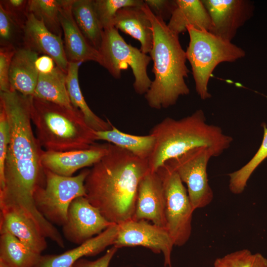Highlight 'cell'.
<instances>
[{
  "instance_id": "35",
  "label": "cell",
  "mask_w": 267,
  "mask_h": 267,
  "mask_svg": "<svg viewBox=\"0 0 267 267\" xmlns=\"http://www.w3.org/2000/svg\"><path fill=\"white\" fill-rule=\"evenodd\" d=\"M28 2L25 0H0V4L17 24L23 29L28 14Z\"/></svg>"
},
{
  "instance_id": "6",
  "label": "cell",
  "mask_w": 267,
  "mask_h": 267,
  "mask_svg": "<svg viewBox=\"0 0 267 267\" xmlns=\"http://www.w3.org/2000/svg\"><path fill=\"white\" fill-rule=\"evenodd\" d=\"M189 42L185 51L190 64L195 89L201 99L211 97L208 85L215 68L222 62H233L245 57L242 48L211 33L187 27Z\"/></svg>"
},
{
  "instance_id": "12",
  "label": "cell",
  "mask_w": 267,
  "mask_h": 267,
  "mask_svg": "<svg viewBox=\"0 0 267 267\" xmlns=\"http://www.w3.org/2000/svg\"><path fill=\"white\" fill-rule=\"evenodd\" d=\"M113 224L86 196H80L69 206L67 221L62 226L63 235L68 241L80 245Z\"/></svg>"
},
{
  "instance_id": "24",
  "label": "cell",
  "mask_w": 267,
  "mask_h": 267,
  "mask_svg": "<svg viewBox=\"0 0 267 267\" xmlns=\"http://www.w3.org/2000/svg\"><path fill=\"white\" fill-rule=\"evenodd\" d=\"M93 133L95 140L107 141L144 160H148L155 144V138L150 134L146 135L129 134L119 131L113 125L110 130L93 131Z\"/></svg>"
},
{
  "instance_id": "34",
  "label": "cell",
  "mask_w": 267,
  "mask_h": 267,
  "mask_svg": "<svg viewBox=\"0 0 267 267\" xmlns=\"http://www.w3.org/2000/svg\"><path fill=\"white\" fill-rule=\"evenodd\" d=\"M16 48L14 46H0V91L10 90L9 73L12 57Z\"/></svg>"
},
{
  "instance_id": "14",
  "label": "cell",
  "mask_w": 267,
  "mask_h": 267,
  "mask_svg": "<svg viewBox=\"0 0 267 267\" xmlns=\"http://www.w3.org/2000/svg\"><path fill=\"white\" fill-rule=\"evenodd\" d=\"M133 219L151 221L155 225L166 228V198L157 172L149 171L141 180Z\"/></svg>"
},
{
  "instance_id": "37",
  "label": "cell",
  "mask_w": 267,
  "mask_h": 267,
  "mask_svg": "<svg viewBox=\"0 0 267 267\" xmlns=\"http://www.w3.org/2000/svg\"><path fill=\"white\" fill-rule=\"evenodd\" d=\"M113 246L107 250L102 257L94 261H89L84 259L79 260L73 267H109L110 263L118 250Z\"/></svg>"
},
{
  "instance_id": "11",
  "label": "cell",
  "mask_w": 267,
  "mask_h": 267,
  "mask_svg": "<svg viewBox=\"0 0 267 267\" xmlns=\"http://www.w3.org/2000/svg\"><path fill=\"white\" fill-rule=\"evenodd\" d=\"M119 229L113 246H143L155 253H162L166 267H172L171 255L173 240L166 228L149 223L146 220L132 219L118 224Z\"/></svg>"
},
{
  "instance_id": "28",
  "label": "cell",
  "mask_w": 267,
  "mask_h": 267,
  "mask_svg": "<svg viewBox=\"0 0 267 267\" xmlns=\"http://www.w3.org/2000/svg\"><path fill=\"white\" fill-rule=\"evenodd\" d=\"M262 126L264 129L263 138L258 151L247 163L228 174L229 189L233 194H239L243 192L252 174L267 158V127L265 124Z\"/></svg>"
},
{
  "instance_id": "38",
  "label": "cell",
  "mask_w": 267,
  "mask_h": 267,
  "mask_svg": "<svg viewBox=\"0 0 267 267\" xmlns=\"http://www.w3.org/2000/svg\"><path fill=\"white\" fill-rule=\"evenodd\" d=\"M54 60L49 56L42 55L37 58L35 65L36 68L41 74H47L51 72L56 66Z\"/></svg>"
},
{
  "instance_id": "26",
  "label": "cell",
  "mask_w": 267,
  "mask_h": 267,
  "mask_svg": "<svg viewBox=\"0 0 267 267\" xmlns=\"http://www.w3.org/2000/svg\"><path fill=\"white\" fill-rule=\"evenodd\" d=\"M41 254L8 232L0 233V262L8 267H34Z\"/></svg>"
},
{
  "instance_id": "2",
  "label": "cell",
  "mask_w": 267,
  "mask_h": 267,
  "mask_svg": "<svg viewBox=\"0 0 267 267\" xmlns=\"http://www.w3.org/2000/svg\"><path fill=\"white\" fill-rule=\"evenodd\" d=\"M149 171L148 160L108 143L107 153L89 170L86 197L106 220L120 224L133 219L139 183Z\"/></svg>"
},
{
  "instance_id": "39",
  "label": "cell",
  "mask_w": 267,
  "mask_h": 267,
  "mask_svg": "<svg viewBox=\"0 0 267 267\" xmlns=\"http://www.w3.org/2000/svg\"><path fill=\"white\" fill-rule=\"evenodd\" d=\"M0 267H8L5 265L3 263L0 262Z\"/></svg>"
},
{
  "instance_id": "31",
  "label": "cell",
  "mask_w": 267,
  "mask_h": 267,
  "mask_svg": "<svg viewBox=\"0 0 267 267\" xmlns=\"http://www.w3.org/2000/svg\"><path fill=\"white\" fill-rule=\"evenodd\" d=\"M213 267H267V259L244 249L217 258Z\"/></svg>"
},
{
  "instance_id": "21",
  "label": "cell",
  "mask_w": 267,
  "mask_h": 267,
  "mask_svg": "<svg viewBox=\"0 0 267 267\" xmlns=\"http://www.w3.org/2000/svg\"><path fill=\"white\" fill-rule=\"evenodd\" d=\"M142 6L120 9L115 17L114 26L137 40L140 44V50L147 54L151 50L153 37L151 22Z\"/></svg>"
},
{
  "instance_id": "36",
  "label": "cell",
  "mask_w": 267,
  "mask_h": 267,
  "mask_svg": "<svg viewBox=\"0 0 267 267\" xmlns=\"http://www.w3.org/2000/svg\"><path fill=\"white\" fill-rule=\"evenodd\" d=\"M144 3L152 12L164 21L170 20L176 8V0H145Z\"/></svg>"
},
{
  "instance_id": "32",
  "label": "cell",
  "mask_w": 267,
  "mask_h": 267,
  "mask_svg": "<svg viewBox=\"0 0 267 267\" xmlns=\"http://www.w3.org/2000/svg\"><path fill=\"white\" fill-rule=\"evenodd\" d=\"M20 35H23V28L17 24L0 4V46H11L16 47L15 44L19 41Z\"/></svg>"
},
{
  "instance_id": "3",
  "label": "cell",
  "mask_w": 267,
  "mask_h": 267,
  "mask_svg": "<svg viewBox=\"0 0 267 267\" xmlns=\"http://www.w3.org/2000/svg\"><path fill=\"white\" fill-rule=\"evenodd\" d=\"M142 8L151 22L153 37L150 55L154 79L145 98L152 108H167L176 104L180 96L190 92L185 81L189 72L185 51L178 36L170 30L164 20L156 16L145 3Z\"/></svg>"
},
{
  "instance_id": "18",
  "label": "cell",
  "mask_w": 267,
  "mask_h": 267,
  "mask_svg": "<svg viewBox=\"0 0 267 267\" xmlns=\"http://www.w3.org/2000/svg\"><path fill=\"white\" fill-rule=\"evenodd\" d=\"M119 225L113 224L77 247L58 255H42L34 267H73L82 257L94 256L114 244Z\"/></svg>"
},
{
  "instance_id": "30",
  "label": "cell",
  "mask_w": 267,
  "mask_h": 267,
  "mask_svg": "<svg viewBox=\"0 0 267 267\" xmlns=\"http://www.w3.org/2000/svg\"><path fill=\"white\" fill-rule=\"evenodd\" d=\"M142 0H95L94 6L95 13L103 30L114 26V21L117 12L128 7L142 6Z\"/></svg>"
},
{
  "instance_id": "1",
  "label": "cell",
  "mask_w": 267,
  "mask_h": 267,
  "mask_svg": "<svg viewBox=\"0 0 267 267\" xmlns=\"http://www.w3.org/2000/svg\"><path fill=\"white\" fill-rule=\"evenodd\" d=\"M31 101L32 96L16 91L0 92V106L5 112L9 128L0 208L23 214L44 232L51 223L39 212L34 201L35 193L45 184L44 150L32 130Z\"/></svg>"
},
{
  "instance_id": "13",
  "label": "cell",
  "mask_w": 267,
  "mask_h": 267,
  "mask_svg": "<svg viewBox=\"0 0 267 267\" xmlns=\"http://www.w3.org/2000/svg\"><path fill=\"white\" fill-rule=\"evenodd\" d=\"M211 19L210 32L231 42L238 30L251 18L254 4L249 0H202Z\"/></svg>"
},
{
  "instance_id": "19",
  "label": "cell",
  "mask_w": 267,
  "mask_h": 267,
  "mask_svg": "<svg viewBox=\"0 0 267 267\" xmlns=\"http://www.w3.org/2000/svg\"><path fill=\"white\" fill-rule=\"evenodd\" d=\"M39 54L24 46L16 48L9 73L11 91H16L26 96H33L39 75L35 65Z\"/></svg>"
},
{
  "instance_id": "16",
  "label": "cell",
  "mask_w": 267,
  "mask_h": 267,
  "mask_svg": "<svg viewBox=\"0 0 267 267\" xmlns=\"http://www.w3.org/2000/svg\"><path fill=\"white\" fill-rule=\"evenodd\" d=\"M108 143H94L90 147L65 151L44 150L42 163L44 169L56 174L71 177L77 171L92 166L107 153Z\"/></svg>"
},
{
  "instance_id": "17",
  "label": "cell",
  "mask_w": 267,
  "mask_h": 267,
  "mask_svg": "<svg viewBox=\"0 0 267 267\" xmlns=\"http://www.w3.org/2000/svg\"><path fill=\"white\" fill-rule=\"evenodd\" d=\"M73 0H61L60 21L64 35V45L69 62L92 61L100 65L98 50L85 39L77 26L72 13Z\"/></svg>"
},
{
  "instance_id": "33",
  "label": "cell",
  "mask_w": 267,
  "mask_h": 267,
  "mask_svg": "<svg viewBox=\"0 0 267 267\" xmlns=\"http://www.w3.org/2000/svg\"><path fill=\"white\" fill-rule=\"evenodd\" d=\"M9 142V128L5 112L0 106V189L4 185L5 160Z\"/></svg>"
},
{
  "instance_id": "25",
  "label": "cell",
  "mask_w": 267,
  "mask_h": 267,
  "mask_svg": "<svg viewBox=\"0 0 267 267\" xmlns=\"http://www.w3.org/2000/svg\"><path fill=\"white\" fill-rule=\"evenodd\" d=\"M66 73L56 65L47 74H39L33 97L54 103L71 109L72 105L66 87Z\"/></svg>"
},
{
  "instance_id": "27",
  "label": "cell",
  "mask_w": 267,
  "mask_h": 267,
  "mask_svg": "<svg viewBox=\"0 0 267 267\" xmlns=\"http://www.w3.org/2000/svg\"><path fill=\"white\" fill-rule=\"evenodd\" d=\"M73 18L88 43L98 50L103 30L98 20L93 0H73L72 7Z\"/></svg>"
},
{
  "instance_id": "4",
  "label": "cell",
  "mask_w": 267,
  "mask_h": 267,
  "mask_svg": "<svg viewBox=\"0 0 267 267\" xmlns=\"http://www.w3.org/2000/svg\"><path fill=\"white\" fill-rule=\"evenodd\" d=\"M155 138L153 151L148 161L150 171L156 172L168 160L196 147L212 149L216 157L230 146L233 138L219 126L209 124L202 109L179 120L164 118L150 132Z\"/></svg>"
},
{
  "instance_id": "9",
  "label": "cell",
  "mask_w": 267,
  "mask_h": 267,
  "mask_svg": "<svg viewBox=\"0 0 267 267\" xmlns=\"http://www.w3.org/2000/svg\"><path fill=\"white\" fill-rule=\"evenodd\" d=\"M156 172L161 178L165 195L166 228L175 246H182L190 237L194 210L187 190L176 172L166 164Z\"/></svg>"
},
{
  "instance_id": "20",
  "label": "cell",
  "mask_w": 267,
  "mask_h": 267,
  "mask_svg": "<svg viewBox=\"0 0 267 267\" xmlns=\"http://www.w3.org/2000/svg\"><path fill=\"white\" fill-rule=\"evenodd\" d=\"M0 232H8L41 254L47 247L46 238L30 219L14 210L0 209Z\"/></svg>"
},
{
  "instance_id": "8",
  "label": "cell",
  "mask_w": 267,
  "mask_h": 267,
  "mask_svg": "<svg viewBox=\"0 0 267 267\" xmlns=\"http://www.w3.org/2000/svg\"><path fill=\"white\" fill-rule=\"evenodd\" d=\"M89 170L84 169L75 176L66 177L44 169L45 184L34 195L39 212L53 224L62 226L72 202L77 197L86 196L85 181Z\"/></svg>"
},
{
  "instance_id": "29",
  "label": "cell",
  "mask_w": 267,
  "mask_h": 267,
  "mask_svg": "<svg viewBox=\"0 0 267 267\" xmlns=\"http://www.w3.org/2000/svg\"><path fill=\"white\" fill-rule=\"evenodd\" d=\"M61 5V0H30L28 2V12L42 21L50 32L62 37Z\"/></svg>"
},
{
  "instance_id": "23",
  "label": "cell",
  "mask_w": 267,
  "mask_h": 267,
  "mask_svg": "<svg viewBox=\"0 0 267 267\" xmlns=\"http://www.w3.org/2000/svg\"><path fill=\"white\" fill-rule=\"evenodd\" d=\"M80 63L69 62L66 73V87L71 103L82 113L88 127L94 131H102L112 129V124L97 116L89 107L81 91L78 78Z\"/></svg>"
},
{
  "instance_id": "10",
  "label": "cell",
  "mask_w": 267,
  "mask_h": 267,
  "mask_svg": "<svg viewBox=\"0 0 267 267\" xmlns=\"http://www.w3.org/2000/svg\"><path fill=\"white\" fill-rule=\"evenodd\" d=\"M214 151L206 146L196 147L167 161L164 164L176 172L187 187L188 195L193 209L208 205L214 194L208 179V163Z\"/></svg>"
},
{
  "instance_id": "22",
  "label": "cell",
  "mask_w": 267,
  "mask_h": 267,
  "mask_svg": "<svg viewBox=\"0 0 267 267\" xmlns=\"http://www.w3.org/2000/svg\"><path fill=\"white\" fill-rule=\"evenodd\" d=\"M177 5L167 26L176 35L192 26L200 30L210 32L212 23L202 0H176Z\"/></svg>"
},
{
  "instance_id": "5",
  "label": "cell",
  "mask_w": 267,
  "mask_h": 267,
  "mask_svg": "<svg viewBox=\"0 0 267 267\" xmlns=\"http://www.w3.org/2000/svg\"><path fill=\"white\" fill-rule=\"evenodd\" d=\"M31 118L36 137L46 151L83 149L95 143L93 130L79 110L32 96Z\"/></svg>"
},
{
  "instance_id": "15",
  "label": "cell",
  "mask_w": 267,
  "mask_h": 267,
  "mask_svg": "<svg viewBox=\"0 0 267 267\" xmlns=\"http://www.w3.org/2000/svg\"><path fill=\"white\" fill-rule=\"evenodd\" d=\"M23 46L50 57L57 66L67 73L69 61L62 37L50 32L43 22L29 12L23 29Z\"/></svg>"
},
{
  "instance_id": "7",
  "label": "cell",
  "mask_w": 267,
  "mask_h": 267,
  "mask_svg": "<svg viewBox=\"0 0 267 267\" xmlns=\"http://www.w3.org/2000/svg\"><path fill=\"white\" fill-rule=\"evenodd\" d=\"M98 51L100 65L112 77L120 79L122 71L130 67L134 78L135 92L140 95L146 94L152 83L147 72L150 56L128 44L114 27L103 30Z\"/></svg>"
}]
</instances>
